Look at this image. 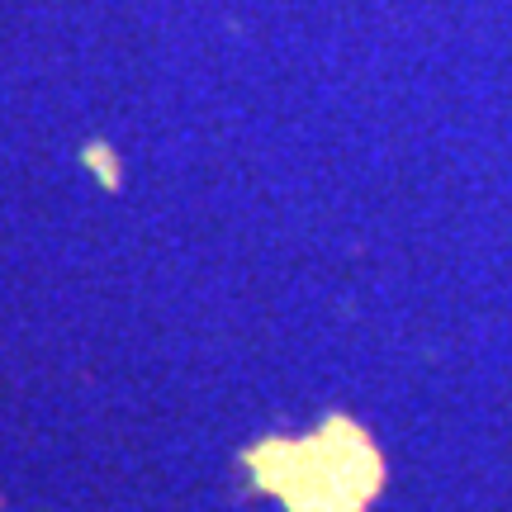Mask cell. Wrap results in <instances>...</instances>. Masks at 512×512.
<instances>
[{
  "instance_id": "obj_1",
  "label": "cell",
  "mask_w": 512,
  "mask_h": 512,
  "mask_svg": "<svg viewBox=\"0 0 512 512\" xmlns=\"http://www.w3.org/2000/svg\"><path fill=\"white\" fill-rule=\"evenodd\" d=\"M275 494L294 512H361L375 489V456L370 441L356 432L347 446H332L328 432L313 441H294L280 451V475H266Z\"/></svg>"
}]
</instances>
